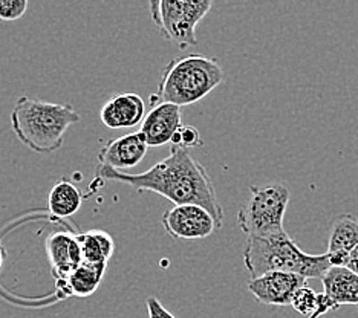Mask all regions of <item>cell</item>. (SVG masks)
I'll use <instances>...</instances> for the list:
<instances>
[{
  "mask_svg": "<svg viewBox=\"0 0 358 318\" xmlns=\"http://www.w3.org/2000/svg\"><path fill=\"white\" fill-rule=\"evenodd\" d=\"M46 254L57 284L66 280L71 273L83 262L77 236L69 233H52L46 239Z\"/></svg>",
  "mask_w": 358,
  "mask_h": 318,
  "instance_id": "cell-11",
  "label": "cell"
},
{
  "mask_svg": "<svg viewBox=\"0 0 358 318\" xmlns=\"http://www.w3.org/2000/svg\"><path fill=\"white\" fill-rule=\"evenodd\" d=\"M149 145L141 132L127 133L106 143L99 152L100 167L127 170L136 167L144 159Z\"/></svg>",
  "mask_w": 358,
  "mask_h": 318,
  "instance_id": "cell-9",
  "label": "cell"
},
{
  "mask_svg": "<svg viewBox=\"0 0 358 318\" xmlns=\"http://www.w3.org/2000/svg\"><path fill=\"white\" fill-rule=\"evenodd\" d=\"M96 175L106 181L121 182L136 191H152L175 205H201L222 226L224 208L207 168L194 159L189 150L172 147L167 158L157 162L144 173H129L99 167Z\"/></svg>",
  "mask_w": 358,
  "mask_h": 318,
  "instance_id": "cell-1",
  "label": "cell"
},
{
  "mask_svg": "<svg viewBox=\"0 0 358 318\" xmlns=\"http://www.w3.org/2000/svg\"><path fill=\"white\" fill-rule=\"evenodd\" d=\"M77 240L80 243L81 257H83L85 263L108 268L113 250H115V242L109 233L91 230L77 234Z\"/></svg>",
  "mask_w": 358,
  "mask_h": 318,
  "instance_id": "cell-16",
  "label": "cell"
},
{
  "mask_svg": "<svg viewBox=\"0 0 358 318\" xmlns=\"http://www.w3.org/2000/svg\"><path fill=\"white\" fill-rule=\"evenodd\" d=\"M224 81V69L216 59L202 54L176 57L161 73L158 92L152 103H170L179 108L206 98Z\"/></svg>",
  "mask_w": 358,
  "mask_h": 318,
  "instance_id": "cell-4",
  "label": "cell"
},
{
  "mask_svg": "<svg viewBox=\"0 0 358 318\" xmlns=\"http://www.w3.org/2000/svg\"><path fill=\"white\" fill-rule=\"evenodd\" d=\"M358 247V217L340 215L331 225L328 240V256L331 266L345 268L349 254Z\"/></svg>",
  "mask_w": 358,
  "mask_h": 318,
  "instance_id": "cell-13",
  "label": "cell"
},
{
  "mask_svg": "<svg viewBox=\"0 0 358 318\" xmlns=\"http://www.w3.org/2000/svg\"><path fill=\"white\" fill-rule=\"evenodd\" d=\"M306 284L303 277L280 271H271L256 279H251L247 284L248 291L256 300L268 306H288L292 296L299 288Z\"/></svg>",
  "mask_w": 358,
  "mask_h": 318,
  "instance_id": "cell-8",
  "label": "cell"
},
{
  "mask_svg": "<svg viewBox=\"0 0 358 318\" xmlns=\"http://www.w3.org/2000/svg\"><path fill=\"white\" fill-rule=\"evenodd\" d=\"M243 263L251 279L271 271L296 274L308 279H323L331 269L328 252L308 254L287 233L268 238H248L243 248Z\"/></svg>",
  "mask_w": 358,
  "mask_h": 318,
  "instance_id": "cell-3",
  "label": "cell"
},
{
  "mask_svg": "<svg viewBox=\"0 0 358 318\" xmlns=\"http://www.w3.org/2000/svg\"><path fill=\"white\" fill-rule=\"evenodd\" d=\"M211 6V0H155L149 3L152 20L161 36L181 49L198 45L196 27Z\"/></svg>",
  "mask_w": 358,
  "mask_h": 318,
  "instance_id": "cell-6",
  "label": "cell"
},
{
  "mask_svg": "<svg viewBox=\"0 0 358 318\" xmlns=\"http://www.w3.org/2000/svg\"><path fill=\"white\" fill-rule=\"evenodd\" d=\"M289 190L282 182L250 185V198L238 211V225L248 238H268L287 233L283 226Z\"/></svg>",
  "mask_w": 358,
  "mask_h": 318,
  "instance_id": "cell-5",
  "label": "cell"
},
{
  "mask_svg": "<svg viewBox=\"0 0 358 318\" xmlns=\"http://www.w3.org/2000/svg\"><path fill=\"white\" fill-rule=\"evenodd\" d=\"M323 294L340 306H358V274L348 268L331 266L322 279Z\"/></svg>",
  "mask_w": 358,
  "mask_h": 318,
  "instance_id": "cell-14",
  "label": "cell"
},
{
  "mask_svg": "<svg viewBox=\"0 0 358 318\" xmlns=\"http://www.w3.org/2000/svg\"><path fill=\"white\" fill-rule=\"evenodd\" d=\"M162 226L167 234L179 240L206 239L221 225L201 205H175L162 215Z\"/></svg>",
  "mask_w": 358,
  "mask_h": 318,
  "instance_id": "cell-7",
  "label": "cell"
},
{
  "mask_svg": "<svg viewBox=\"0 0 358 318\" xmlns=\"http://www.w3.org/2000/svg\"><path fill=\"white\" fill-rule=\"evenodd\" d=\"M100 117L103 124L109 129L135 127L145 118V104L138 94H118L103 106Z\"/></svg>",
  "mask_w": 358,
  "mask_h": 318,
  "instance_id": "cell-12",
  "label": "cell"
},
{
  "mask_svg": "<svg viewBox=\"0 0 358 318\" xmlns=\"http://www.w3.org/2000/svg\"><path fill=\"white\" fill-rule=\"evenodd\" d=\"M5 259H6V251H5V248H3L2 240H0V269H2V266H3Z\"/></svg>",
  "mask_w": 358,
  "mask_h": 318,
  "instance_id": "cell-23",
  "label": "cell"
},
{
  "mask_svg": "<svg viewBox=\"0 0 358 318\" xmlns=\"http://www.w3.org/2000/svg\"><path fill=\"white\" fill-rule=\"evenodd\" d=\"M106 266H96L91 263L81 262L74 271L71 273L66 280L59 287L66 292L68 296L74 297H89L99 289L103 277L106 274Z\"/></svg>",
  "mask_w": 358,
  "mask_h": 318,
  "instance_id": "cell-17",
  "label": "cell"
},
{
  "mask_svg": "<svg viewBox=\"0 0 358 318\" xmlns=\"http://www.w3.org/2000/svg\"><path fill=\"white\" fill-rule=\"evenodd\" d=\"M289 306H292V309L300 315L311 317L317 309H319V294H317L311 287H308V284H303V287L299 288L294 296H292Z\"/></svg>",
  "mask_w": 358,
  "mask_h": 318,
  "instance_id": "cell-18",
  "label": "cell"
},
{
  "mask_svg": "<svg viewBox=\"0 0 358 318\" xmlns=\"http://www.w3.org/2000/svg\"><path fill=\"white\" fill-rule=\"evenodd\" d=\"M27 10L28 0H0V23L19 20Z\"/></svg>",
  "mask_w": 358,
  "mask_h": 318,
  "instance_id": "cell-20",
  "label": "cell"
},
{
  "mask_svg": "<svg viewBox=\"0 0 358 318\" xmlns=\"http://www.w3.org/2000/svg\"><path fill=\"white\" fill-rule=\"evenodd\" d=\"M145 306H148L149 318H176L169 309H166V306H162L157 297H149L145 300Z\"/></svg>",
  "mask_w": 358,
  "mask_h": 318,
  "instance_id": "cell-21",
  "label": "cell"
},
{
  "mask_svg": "<svg viewBox=\"0 0 358 318\" xmlns=\"http://www.w3.org/2000/svg\"><path fill=\"white\" fill-rule=\"evenodd\" d=\"M172 147H179V149H194V147H202V141L199 130L193 126H182L172 138Z\"/></svg>",
  "mask_w": 358,
  "mask_h": 318,
  "instance_id": "cell-19",
  "label": "cell"
},
{
  "mask_svg": "<svg viewBox=\"0 0 358 318\" xmlns=\"http://www.w3.org/2000/svg\"><path fill=\"white\" fill-rule=\"evenodd\" d=\"M182 126V108L170 103H158L143 120L140 132L149 147H159L172 143V138Z\"/></svg>",
  "mask_w": 358,
  "mask_h": 318,
  "instance_id": "cell-10",
  "label": "cell"
},
{
  "mask_svg": "<svg viewBox=\"0 0 358 318\" xmlns=\"http://www.w3.org/2000/svg\"><path fill=\"white\" fill-rule=\"evenodd\" d=\"M345 268H348V269H351L352 273H355V274H358V247L351 252V254H349V259H348V263H346V266Z\"/></svg>",
  "mask_w": 358,
  "mask_h": 318,
  "instance_id": "cell-22",
  "label": "cell"
},
{
  "mask_svg": "<svg viewBox=\"0 0 358 318\" xmlns=\"http://www.w3.org/2000/svg\"><path fill=\"white\" fill-rule=\"evenodd\" d=\"M80 115L71 104L48 103L20 96L11 110V127L19 141L29 150L50 154L59 150L71 126Z\"/></svg>",
  "mask_w": 358,
  "mask_h": 318,
  "instance_id": "cell-2",
  "label": "cell"
},
{
  "mask_svg": "<svg viewBox=\"0 0 358 318\" xmlns=\"http://www.w3.org/2000/svg\"><path fill=\"white\" fill-rule=\"evenodd\" d=\"M81 203L83 193L66 178L59 179L48 194V210L55 217H71L81 208Z\"/></svg>",
  "mask_w": 358,
  "mask_h": 318,
  "instance_id": "cell-15",
  "label": "cell"
}]
</instances>
